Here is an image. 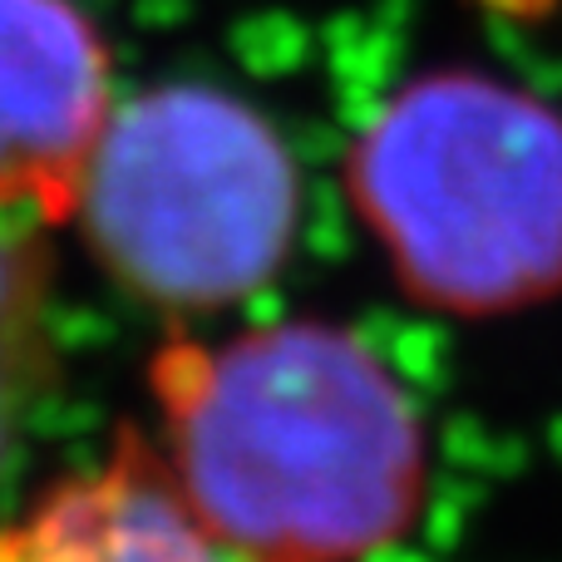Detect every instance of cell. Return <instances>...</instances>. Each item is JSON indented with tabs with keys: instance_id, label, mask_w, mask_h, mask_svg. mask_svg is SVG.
<instances>
[{
	"instance_id": "8992f818",
	"label": "cell",
	"mask_w": 562,
	"mask_h": 562,
	"mask_svg": "<svg viewBox=\"0 0 562 562\" xmlns=\"http://www.w3.org/2000/svg\"><path fill=\"white\" fill-rule=\"evenodd\" d=\"M45 272L25 247L0 237V469L15 454L49 375Z\"/></svg>"
},
{
	"instance_id": "6da1fadb",
	"label": "cell",
	"mask_w": 562,
	"mask_h": 562,
	"mask_svg": "<svg viewBox=\"0 0 562 562\" xmlns=\"http://www.w3.org/2000/svg\"><path fill=\"white\" fill-rule=\"evenodd\" d=\"M164 469L252 562H366L425 498V425L395 370L330 321L164 350Z\"/></svg>"
},
{
	"instance_id": "5b68a950",
	"label": "cell",
	"mask_w": 562,
	"mask_h": 562,
	"mask_svg": "<svg viewBox=\"0 0 562 562\" xmlns=\"http://www.w3.org/2000/svg\"><path fill=\"white\" fill-rule=\"evenodd\" d=\"M0 562H252L198 518L164 459L124 445L0 514Z\"/></svg>"
},
{
	"instance_id": "277c9868",
	"label": "cell",
	"mask_w": 562,
	"mask_h": 562,
	"mask_svg": "<svg viewBox=\"0 0 562 562\" xmlns=\"http://www.w3.org/2000/svg\"><path fill=\"white\" fill-rule=\"evenodd\" d=\"M109 114V55L85 10L0 0V213L65 217Z\"/></svg>"
},
{
	"instance_id": "7a4b0ae2",
	"label": "cell",
	"mask_w": 562,
	"mask_h": 562,
	"mask_svg": "<svg viewBox=\"0 0 562 562\" xmlns=\"http://www.w3.org/2000/svg\"><path fill=\"white\" fill-rule=\"evenodd\" d=\"M350 198L419 306L508 316L562 291V114L524 85H405L350 154Z\"/></svg>"
},
{
	"instance_id": "3957f363",
	"label": "cell",
	"mask_w": 562,
	"mask_h": 562,
	"mask_svg": "<svg viewBox=\"0 0 562 562\" xmlns=\"http://www.w3.org/2000/svg\"><path fill=\"white\" fill-rule=\"evenodd\" d=\"M75 213L119 286L168 311H223L286 262L296 168L252 104L158 85L109 114Z\"/></svg>"
}]
</instances>
